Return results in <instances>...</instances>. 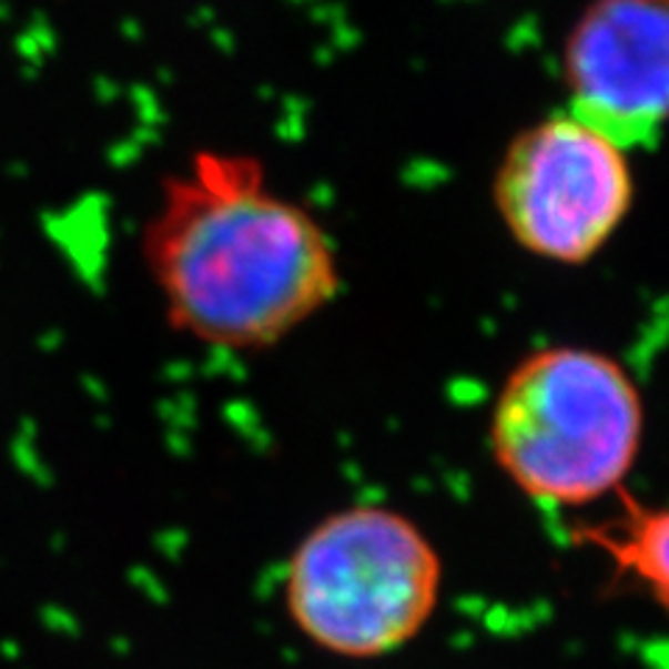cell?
Wrapping results in <instances>:
<instances>
[{"mask_svg":"<svg viewBox=\"0 0 669 669\" xmlns=\"http://www.w3.org/2000/svg\"><path fill=\"white\" fill-rule=\"evenodd\" d=\"M143 263L168 324L223 352L276 346L341 291L338 252L318 217L276 193L246 154L201 151L168 179Z\"/></svg>","mask_w":669,"mask_h":669,"instance_id":"6da1fadb","label":"cell"},{"mask_svg":"<svg viewBox=\"0 0 669 669\" xmlns=\"http://www.w3.org/2000/svg\"><path fill=\"white\" fill-rule=\"evenodd\" d=\"M641 438L645 402L630 372L586 346H549L516 363L488 422L499 472L553 508L622 491Z\"/></svg>","mask_w":669,"mask_h":669,"instance_id":"7a4b0ae2","label":"cell"},{"mask_svg":"<svg viewBox=\"0 0 669 669\" xmlns=\"http://www.w3.org/2000/svg\"><path fill=\"white\" fill-rule=\"evenodd\" d=\"M440 555L422 527L383 505L321 519L287 561L285 608L310 645L341 658H383L435 614Z\"/></svg>","mask_w":669,"mask_h":669,"instance_id":"3957f363","label":"cell"},{"mask_svg":"<svg viewBox=\"0 0 669 669\" xmlns=\"http://www.w3.org/2000/svg\"><path fill=\"white\" fill-rule=\"evenodd\" d=\"M630 151L572 112H553L510 140L494 173V206L516 246L584 265L633 206Z\"/></svg>","mask_w":669,"mask_h":669,"instance_id":"277c9868","label":"cell"},{"mask_svg":"<svg viewBox=\"0 0 669 669\" xmlns=\"http://www.w3.org/2000/svg\"><path fill=\"white\" fill-rule=\"evenodd\" d=\"M569 112L628 151L669 126V0H591L564 48Z\"/></svg>","mask_w":669,"mask_h":669,"instance_id":"5b68a950","label":"cell"},{"mask_svg":"<svg viewBox=\"0 0 669 669\" xmlns=\"http://www.w3.org/2000/svg\"><path fill=\"white\" fill-rule=\"evenodd\" d=\"M572 538L597 549L617 575L645 586L669 611V505H645L619 491L617 514L575 527Z\"/></svg>","mask_w":669,"mask_h":669,"instance_id":"8992f818","label":"cell"}]
</instances>
